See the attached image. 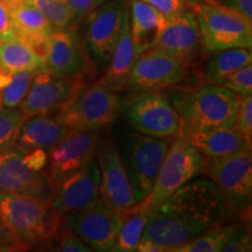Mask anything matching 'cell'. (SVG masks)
Listing matches in <instances>:
<instances>
[{"mask_svg":"<svg viewBox=\"0 0 252 252\" xmlns=\"http://www.w3.org/2000/svg\"><path fill=\"white\" fill-rule=\"evenodd\" d=\"M226 207L215 182L193 179L166 197L149 215L145 238L173 252L212 226L222 223Z\"/></svg>","mask_w":252,"mask_h":252,"instance_id":"6da1fadb","label":"cell"},{"mask_svg":"<svg viewBox=\"0 0 252 252\" xmlns=\"http://www.w3.org/2000/svg\"><path fill=\"white\" fill-rule=\"evenodd\" d=\"M169 99L178 115L179 132L235 125L239 96L224 87L206 83L193 89L176 91Z\"/></svg>","mask_w":252,"mask_h":252,"instance_id":"7a4b0ae2","label":"cell"},{"mask_svg":"<svg viewBox=\"0 0 252 252\" xmlns=\"http://www.w3.org/2000/svg\"><path fill=\"white\" fill-rule=\"evenodd\" d=\"M0 219L31 248L52 242L64 220L52 202L6 193H0Z\"/></svg>","mask_w":252,"mask_h":252,"instance_id":"3957f363","label":"cell"},{"mask_svg":"<svg viewBox=\"0 0 252 252\" xmlns=\"http://www.w3.org/2000/svg\"><path fill=\"white\" fill-rule=\"evenodd\" d=\"M187 5L196 18L202 47L208 53L252 48L251 20L220 2H187Z\"/></svg>","mask_w":252,"mask_h":252,"instance_id":"277c9868","label":"cell"},{"mask_svg":"<svg viewBox=\"0 0 252 252\" xmlns=\"http://www.w3.org/2000/svg\"><path fill=\"white\" fill-rule=\"evenodd\" d=\"M173 138H158L139 132L123 138L118 150L133 189L135 202L144 201L150 195Z\"/></svg>","mask_w":252,"mask_h":252,"instance_id":"5b68a950","label":"cell"},{"mask_svg":"<svg viewBox=\"0 0 252 252\" xmlns=\"http://www.w3.org/2000/svg\"><path fill=\"white\" fill-rule=\"evenodd\" d=\"M206 172V158L178 132L169 144L152 190L145 198L149 213L176 189Z\"/></svg>","mask_w":252,"mask_h":252,"instance_id":"8992f818","label":"cell"},{"mask_svg":"<svg viewBox=\"0 0 252 252\" xmlns=\"http://www.w3.org/2000/svg\"><path fill=\"white\" fill-rule=\"evenodd\" d=\"M207 172L224 197L226 207L237 215L250 213L252 200V157L245 149L231 156L207 159Z\"/></svg>","mask_w":252,"mask_h":252,"instance_id":"52a82bcc","label":"cell"},{"mask_svg":"<svg viewBox=\"0 0 252 252\" xmlns=\"http://www.w3.org/2000/svg\"><path fill=\"white\" fill-rule=\"evenodd\" d=\"M119 109L118 93L98 81L82 91L68 108L56 115L70 131H99L115 122Z\"/></svg>","mask_w":252,"mask_h":252,"instance_id":"ba28073f","label":"cell"},{"mask_svg":"<svg viewBox=\"0 0 252 252\" xmlns=\"http://www.w3.org/2000/svg\"><path fill=\"white\" fill-rule=\"evenodd\" d=\"M84 87V77H61L45 69L36 72L18 109L26 117L54 115L68 108Z\"/></svg>","mask_w":252,"mask_h":252,"instance_id":"9c48e42d","label":"cell"},{"mask_svg":"<svg viewBox=\"0 0 252 252\" xmlns=\"http://www.w3.org/2000/svg\"><path fill=\"white\" fill-rule=\"evenodd\" d=\"M125 117L139 133L158 138H173L180 124L173 104L162 90L139 93L126 106Z\"/></svg>","mask_w":252,"mask_h":252,"instance_id":"30bf717a","label":"cell"},{"mask_svg":"<svg viewBox=\"0 0 252 252\" xmlns=\"http://www.w3.org/2000/svg\"><path fill=\"white\" fill-rule=\"evenodd\" d=\"M98 133L99 131H71L47 153L42 172L53 189L94 159Z\"/></svg>","mask_w":252,"mask_h":252,"instance_id":"8fae6325","label":"cell"},{"mask_svg":"<svg viewBox=\"0 0 252 252\" xmlns=\"http://www.w3.org/2000/svg\"><path fill=\"white\" fill-rule=\"evenodd\" d=\"M97 161L99 168L100 200L122 216L137 202L121 153L111 139H105L100 143Z\"/></svg>","mask_w":252,"mask_h":252,"instance_id":"7c38bea8","label":"cell"},{"mask_svg":"<svg viewBox=\"0 0 252 252\" xmlns=\"http://www.w3.org/2000/svg\"><path fill=\"white\" fill-rule=\"evenodd\" d=\"M69 228L93 251H111L117 239L121 217L102 200L86 209L63 216Z\"/></svg>","mask_w":252,"mask_h":252,"instance_id":"4fadbf2b","label":"cell"},{"mask_svg":"<svg viewBox=\"0 0 252 252\" xmlns=\"http://www.w3.org/2000/svg\"><path fill=\"white\" fill-rule=\"evenodd\" d=\"M187 72L188 63L153 47L138 55L128 87L135 93L162 90L180 83Z\"/></svg>","mask_w":252,"mask_h":252,"instance_id":"5bb4252c","label":"cell"},{"mask_svg":"<svg viewBox=\"0 0 252 252\" xmlns=\"http://www.w3.org/2000/svg\"><path fill=\"white\" fill-rule=\"evenodd\" d=\"M0 193L17 194L52 202L54 189L43 172L27 165L18 147L0 152Z\"/></svg>","mask_w":252,"mask_h":252,"instance_id":"9a60e30c","label":"cell"},{"mask_svg":"<svg viewBox=\"0 0 252 252\" xmlns=\"http://www.w3.org/2000/svg\"><path fill=\"white\" fill-rule=\"evenodd\" d=\"M125 7L118 0L105 1L88 15L86 42L94 59L109 62L121 34Z\"/></svg>","mask_w":252,"mask_h":252,"instance_id":"2e32d148","label":"cell"},{"mask_svg":"<svg viewBox=\"0 0 252 252\" xmlns=\"http://www.w3.org/2000/svg\"><path fill=\"white\" fill-rule=\"evenodd\" d=\"M99 200V168L91 159L81 171L69 176L54 189L52 206L61 216L86 209Z\"/></svg>","mask_w":252,"mask_h":252,"instance_id":"e0dca14e","label":"cell"},{"mask_svg":"<svg viewBox=\"0 0 252 252\" xmlns=\"http://www.w3.org/2000/svg\"><path fill=\"white\" fill-rule=\"evenodd\" d=\"M15 36L45 61L53 27L28 0H1Z\"/></svg>","mask_w":252,"mask_h":252,"instance_id":"ac0fdd59","label":"cell"},{"mask_svg":"<svg viewBox=\"0 0 252 252\" xmlns=\"http://www.w3.org/2000/svg\"><path fill=\"white\" fill-rule=\"evenodd\" d=\"M46 69L61 77H84L88 56L74 28L54 30L49 35Z\"/></svg>","mask_w":252,"mask_h":252,"instance_id":"d6986e66","label":"cell"},{"mask_svg":"<svg viewBox=\"0 0 252 252\" xmlns=\"http://www.w3.org/2000/svg\"><path fill=\"white\" fill-rule=\"evenodd\" d=\"M157 48L173 58L189 62L202 47L196 18L190 9L166 20Z\"/></svg>","mask_w":252,"mask_h":252,"instance_id":"ffe728a7","label":"cell"},{"mask_svg":"<svg viewBox=\"0 0 252 252\" xmlns=\"http://www.w3.org/2000/svg\"><path fill=\"white\" fill-rule=\"evenodd\" d=\"M70 132L56 113L30 116L19 128L14 146L24 152L42 150L48 153Z\"/></svg>","mask_w":252,"mask_h":252,"instance_id":"44dd1931","label":"cell"},{"mask_svg":"<svg viewBox=\"0 0 252 252\" xmlns=\"http://www.w3.org/2000/svg\"><path fill=\"white\" fill-rule=\"evenodd\" d=\"M137 58L138 55L131 36L130 18L128 12L125 9L117 45L109 60L105 74L99 80L100 83L116 93H121L128 87L132 69Z\"/></svg>","mask_w":252,"mask_h":252,"instance_id":"7402d4cb","label":"cell"},{"mask_svg":"<svg viewBox=\"0 0 252 252\" xmlns=\"http://www.w3.org/2000/svg\"><path fill=\"white\" fill-rule=\"evenodd\" d=\"M207 159L231 156L249 149L244 137L236 128L214 127L190 132H179Z\"/></svg>","mask_w":252,"mask_h":252,"instance_id":"603a6c76","label":"cell"},{"mask_svg":"<svg viewBox=\"0 0 252 252\" xmlns=\"http://www.w3.org/2000/svg\"><path fill=\"white\" fill-rule=\"evenodd\" d=\"M128 18L132 41L137 55L156 47L165 27L166 18L144 0L131 1Z\"/></svg>","mask_w":252,"mask_h":252,"instance_id":"cb8c5ba5","label":"cell"},{"mask_svg":"<svg viewBox=\"0 0 252 252\" xmlns=\"http://www.w3.org/2000/svg\"><path fill=\"white\" fill-rule=\"evenodd\" d=\"M149 208L146 200L137 202L127 209L121 217L117 239L112 250L115 252H132L137 250L138 244L144 236V230L149 220Z\"/></svg>","mask_w":252,"mask_h":252,"instance_id":"d4e9b609","label":"cell"},{"mask_svg":"<svg viewBox=\"0 0 252 252\" xmlns=\"http://www.w3.org/2000/svg\"><path fill=\"white\" fill-rule=\"evenodd\" d=\"M45 69V61L18 37L0 41V70L15 74L19 71H41Z\"/></svg>","mask_w":252,"mask_h":252,"instance_id":"484cf974","label":"cell"},{"mask_svg":"<svg viewBox=\"0 0 252 252\" xmlns=\"http://www.w3.org/2000/svg\"><path fill=\"white\" fill-rule=\"evenodd\" d=\"M203 69V78L206 83L219 84L226 75L237 69L252 64L251 49L231 48L212 53Z\"/></svg>","mask_w":252,"mask_h":252,"instance_id":"4316f807","label":"cell"},{"mask_svg":"<svg viewBox=\"0 0 252 252\" xmlns=\"http://www.w3.org/2000/svg\"><path fill=\"white\" fill-rule=\"evenodd\" d=\"M242 223H230L212 226L191 241L181 247L176 248L173 252H220L223 250L226 242L239 228Z\"/></svg>","mask_w":252,"mask_h":252,"instance_id":"83f0119b","label":"cell"},{"mask_svg":"<svg viewBox=\"0 0 252 252\" xmlns=\"http://www.w3.org/2000/svg\"><path fill=\"white\" fill-rule=\"evenodd\" d=\"M36 72L39 71L25 70L12 75L11 81L7 86L0 89V100H1L4 108H19V105L26 97L32 81H33Z\"/></svg>","mask_w":252,"mask_h":252,"instance_id":"f1b7e54d","label":"cell"},{"mask_svg":"<svg viewBox=\"0 0 252 252\" xmlns=\"http://www.w3.org/2000/svg\"><path fill=\"white\" fill-rule=\"evenodd\" d=\"M45 15L53 30H64L75 24L74 15L63 0H28Z\"/></svg>","mask_w":252,"mask_h":252,"instance_id":"f546056e","label":"cell"},{"mask_svg":"<svg viewBox=\"0 0 252 252\" xmlns=\"http://www.w3.org/2000/svg\"><path fill=\"white\" fill-rule=\"evenodd\" d=\"M26 116L17 109H0V152L14 146L17 134Z\"/></svg>","mask_w":252,"mask_h":252,"instance_id":"4dcf8cb0","label":"cell"},{"mask_svg":"<svg viewBox=\"0 0 252 252\" xmlns=\"http://www.w3.org/2000/svg\"><path fill=\"white\" fill-rule=\"evenodd\" d=\"M217 86L224 87L234 91L238 96H247L252 94V64H248L220 80Z\"/></svg>","mask_w":252,"mask_h":252,"instance_id":"1f68e13d","label":"cell"},{"mask_svg":"<svg viewBox=\"0 0 252 252\" xmlns=\"http://www.w3.org/2000/svg\"><path fill=\"white\" fill-rule=\"evenodd\" d=\"M234 127L244 137L249 147H252V96H239Z\"/></svg>","mask_w":252,"mask_h":252,"instance_id":"d6a6232c","label":"cell"},{"mask_svg":"<svg viewBox=\"0 0 252 252\" xmlns=\"http://www.w3.org/2000/svg\"><path fill=\"white\" fill-rule=\"evenodd\" d=\"M65 225H63L53 238L55 242L54 251L61 252H90L93 251L88 245L84 243L78 236L75 234L72 230L69 228L67 223L64 222Z\"/></svg>","mask_w":252,"mask_h":252,"instance_id":"836d02e7","label":"cell"},{"mask_svg":"<svg viewBox=\"0 0 252 252\" xmlns=\"http://www.w3.org/2000/svg\"><path fill=\"white\" fill-rule=\"evenodd\" d=\"M30 245L21 241L0 219V252H18L30 250Z\"/></svg>","mask_w":252,"mask_h":252,"instance_id":"e575fe53","label":"cell"},{"mask_svg":"<svg viewBox=\"0 0 252 252\" xmlns=\"http://www.w3.org/2000/svg\"><path fill=\"white\" fill-rule=\"evenodd\" d=\"M252 250V239L250 232L244 224L239 225L226 244L223 248V252H247Z\"/></svg>","mask_w":252,"mask_h":252,"instance_id":"d590c367","label":"cell"},{"mask_svg":"<svg viewBox=\"0 0 252 252\" xmlns=\"http://www.w3.org/2000/svg\"><path fill=\"white\" fill-rule=\"evenodd\" d=\"M144 1L160 12L166 18V20L181 14L188 8L186 0H144Z\"/></svg>","mask_w":252,"mask_h":252,"instance_id":"8d00e7d4","label":"cell"},{"mask_svg":"<svg viewBox=\"0 0 252 252\" xmlns=\"http://www.w3.org/2000/svg\"><path fill=\"white\" fill-rule=\"evenodd\" d=\"M105 1L108 0H63V2L68 6V8L74 15L75 24L82 19L87 18L91 12L99 7Z\"/></svg>","mask_w":252,"mask_h":252,"instance_id":"74e56055","label":"cell"},{"mask_svg":"<svg viewBox=\"0 0 252 252\" xmlns=\"http://www.w3.org/2000/svg\"><path fill=\"white\" fill-rule=\"evenodd\" d=\"M15 34L12 28L11 21H9L7 11H6L4 4L0 0V41H7L15 39Z\"/></svg>","mask_w":252,"mask_h":252,"instance_id":"f35d334b","label":"cell"},{"mask_svg":"<svg viewBox=\"0 0 252 252\" xmlns=\"http://www.w3.org/2000/svg\"><path fill=\"white\" fill-rule=\"evenodd\" d=\"M220 4L252 21V0H222Z\"/></svg>","mask_w":252,"mask_h":252,"instance_id":"ab89813d","label":"cell"},{"mask_svg":"<svg viewBox=\"0 0 252 252\" xmlns=\"http://www.w3.org/2000/svg\"><path fill=\"white\" fill-rule=\"evenodd\" d=\"M138 252H166L165 249L157 244L156 242L151 241L149 238L143 237L140 239L139 244H138L137 250Z\"/></svg>","mask_w":252,"mask_h":252,"instance_id":"60d3db41","label":"cell"},{"mask_svg":"<svg viewBox=\"0 0 252 252\" xmlns=\"http://www.w3.org/2000/svg\"><path fill=\"white\" fill-rule=\"evenodd\" d=\"M187 2H208V4H213V2H220V0H186Z\"/></svg>","mask_w":252,"mask_h":252,"instance_id":"b9f144b4","label":"cell"},{"mask_svg":"<svg viewBox=\"0 0 252 252\" xmlns=\"http://www.w3.org/2000/svg\"><path fill=\"white\" fill-rule=\"evenodd\" d=\"M2 108V104H1V100H0V109Z\"/></svg>","mask_w":252,"mask_h":252,"instance_id":"7bdbcfd3","label":"cell"},{"mask_svg":"<svg viewBox=\"0 0 252 252\" xmlns=\"http://www.w3.org/2000/svg\"><path fill=\"white\" fill-rule=\"evenodd\" d=\"M125 1H126V0H125ZM127 1H130V2H131V1H134V0H127Z\"/></svg>","mask_w":252,"mask_h":252,"instance_id":"ee69618b","label":"cell"}]
</instances>
